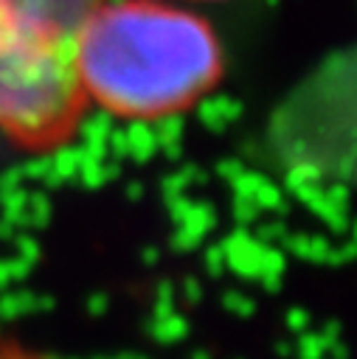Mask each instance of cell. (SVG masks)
<instances>
[{
	"mask_svg": "<svg viewBox=\"0 0 357 359\" xmlns=\"http://www.w3.org/2000/svg\"><path fill=\"white\" fill-rule=\"evenodd\" d=\"M87 101L124 121H163L197 107L222 79L211 25L160 0H104L76 42Z\"/></svg>",
	"mask_w": 357,
	"mask_h": 359,
	"instance_id": "6da1fadb",
	"label": "cell"
},
{
	"mask_svg": "<svg viewBox=\"0 0 357 359\" xmlns=\"http://www.w3.org/2000/svg\"><path fill=\"white\" fill-rule=\"evenodd\" d=\"M104 0H0V135L28 151L70 143L87 98L76 42Z\"/></svg>",
	"mask_w": 357,
	"mask_h": 359,
	"instance_id": "7a4b0ae2",
	"label": "cell"
},
{
	"mask_svg": "<svg viewBox=\"0 0 357 359\" xmlns=\"http://www.w3.org/2000/svg\"><path fill=\"white\" fill-rule=\"evenodd\" d=\"M0 359H45L37 351L14 342V339H0Z\"/></svg>",
	"mask_w": 357,
	"mask_h": 359,
	"instance_id": "3957f363",
	"label": "cell"
}]
</instances>
